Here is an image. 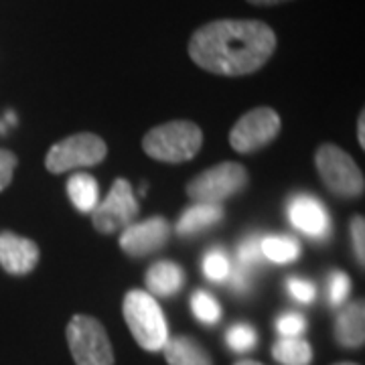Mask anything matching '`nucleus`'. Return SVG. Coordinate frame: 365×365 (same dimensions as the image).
I'll return each instance as SVG.
<instances>
[{
    "instance_id": "f257e3e1",
    "label": "nucleus",
    "mask_w": 365,
    "mask_h": 365,
    "mask_svg": "<svg viewBox=\"0 0 365 365\" xmlns=\"http://www.w3.org/2000/svg\"><path fill=\"white\" fill-rule=\"evenodd\" d=\"M276 51V33L262 21L223 19L199 26L189 41L193 63L215 76L240 78L258 71Z\"/></svg>"
},
{
    "instance_id": "f03ea898",
    "label": "nucleus",
    "mask_w": 365,
    "mask_h": 365,
    "mask_svg": "<svg viewBox=\"0 0 365 365\" xmlns=\"http://www.w3.org/2000/svg\"><path fill=\"white\" fill-rule=\"evenodd\" d=\"M122 313L132 337L144 351H163L165 343L169 341V327L163 309L150 292L138 288L128 290L124 297Z\"/></svg>"
},
{
    "instance_id": "7ed1b4c3",
    "label": "nucleus",
    "mask_w": 365,
    "mask_h": 365,
    "mask_svg": "<svg viewBox=\"0 0 365 365\" xmlns=\"http://www.w3.org/2000/svg\"><path fill=\"white\" fill-rule=\"evenodd\" d=\"M203 144V132L201 128L187 122V120H175L155 126L148 130L143 138V150L160 163H187L201 150Z\"/></svg>"
},
{
    "instance_id": "20e7f679",
    "label": "nucleus",
    "mask_w": 365,
    "mask_h": 365,
    "mask_svg": "<svg viewBox=\"0 0 365 365\" xmlns=\"http://www.w3.org/2000/svg\"><path fill=\"white\" fill-rule=\"evenodd\" d=\"M66 335L76 365H114L112 343L98 319L88 314L71 317Z\"/></svg>"
},
{
    "instance_id": "39448f33",
    "label": "nucleus",
    "mask_w": 365,
    "mask_h": 365,
    "mask_svg": "<svg viewBox=\"0 0 365 365\" xmlns=\"http://www.w3.org/2000/svg\"><path fill=\"white\" fill-rule=\"evenodd\" d=\"M314 165L325 187L341 197H359L364 193V175L353 160L337 144L325 143L314 155Z\"/></svg>"
},
{
    "instance_id": "423d86ee",
    "label": "nucleus",
    "mask_w": 365,
    "mask_h": 365,
    "mask_svg": "<svg viewBox=\"0 0 365 365\" xmlns=\"http://www.w3.org/2000/svg\"><path fill=\"white\" fill-rule=\"evenodd\" d=\"M108 155L106 143L91 132H79L53 144L45 157V169L55 175L100 165Z\"/></svg>"
},
{
    "instance_id": "0eeeda50",
    "label": "nucleus",
    "mask_w": 365,
    "mask_h": 365,
    "mask_svg": "<svg viewBox=\"0 0 365 365\" xmlns=\"http://www.w3.org/2000/svg\"><path fill=\"white\" fill-rule=\"evenodd\" d=\"M248 185V170L237 163H222L217 167L199 173L187 185V195L195 203H213L222 205V201L237 195Z\"/></svg>"
},
{
    "instance_id": "6e6552de",
    "label": "nucleus",
    "mask_w": 365,
    "mask_h": 365,
    "mask_svg": "<svg viewBox=\"0 0 365 365\" xmlns=\"http://www.w3.org/2000/svg\"><path fill=\"white\" fill-rule=\"evenodd\" d=\"M138 211L140 207L134 199L130 182L126 179H116L110 189V195L91 211V223L100 234H116L134 223Z\"/></svg>"
},
{
    "instance_id": "1a4fd4ad",
    "label": "nucleus",
    "mask_w": 365,
    "mask_h": 365,
    "mask_svg": "<svg viewBox=\"0 0 365 365\" xmlns=\"http://www.w3.org/2000/svg\"><path fill=\"white\" fill-rule=\"evenodd\" d=\"M280 134V116L272 108H254L240 118L230 132V144L235 153L248 155L270 144Z\"/></svg>"
},
{
    "instance_id": "9d476101",
    "label": "nucleus",
    "mask_w": 365,
    "mask_h": 365,
    "mask_svg": "<svg viewBox=\"0 0 365 365\" xmlns=\"http://www.w3.org/2000/svg\"><path fill=\"white\" fill-rule=\"evenodd\" d=\"M170 223L165 217H150L146 222L132 223L120 235V248L132 258H143L167 246Z\"/></svg>"
},
{
    "instance_id": "9b49d317",
    "label": "nucleus",
    "mask_w": 365,
    "mask_h": 365,
    "mask_svg": "<svg viewBox=\"0 0 365 365\" xmlns=\"http://www.w3.org/2000/svg\"><path fill=\"white\" fill-rule=\"evenodd\" d=\"M288 220L302 234L314 240H323L329 235L331 220L327 207L313 195H297L288 203Z\"/></svg>"
},
{
    "instance_id": "f8f14e48",
    "label": "nucleus",
    "mask_w": 365,
    "mask_h": 365,
    "mask_svg": "<svg viewBox=\"0 0 365 365\" xmlns=\"http://www.w3.org/2000/svg\"><path fill=\"white\" fill-rule=\"evenodd\" d=\"M39 262V248L33 240H26L13 232L0 234V266L9 274L23 276L35 270Z\"/></svg>"
},
{
    "instance_id": "ddd939ff",
    "label": "nucleus",
    "mask_w": 365,
    "mask_h": 365,
    "mask_svg": "<svg viewBox=\"0 0 365 365\" xmlns=\"http://www.w3.org/2000/svg\"><path fill=\"white\" fill-rule=\"evenodd\" d=\"M335 339L341 347L357 349L365 343V309L364 300L351 302L341 309L335 321Z\"/></svg>"
},
{
    "instance_id": "4468645a",
    "label": "nucleus",
    "mask_w": 365,
    "mask_h": 365,
    "mask_svg": "<svg viewBox=\"0 0 365 365\" xmlns=\"http://www.w3.org/2000/svg\"><path fill=\"white\" fill-rule=\"evenodd\" d=\"M185 282V272L179 264L169 260H160L153 264L146 272V292L153 297H173L179 292Z\"/></svg>"
},
{
    "instance_id": "2eb2a0df",
    "label": "nucleus",
    "mask_w": 365,
    "mask_h": 365,
    "mask_svg": "<svg viewBox=\"0 0 365 365\" xmlns=\"http://www.w3.org/2000/svg\"><path fill=\"white\" fill-rule=\"evenodd\" d=\"M163 353L169 365H213L203 345L187 335H179L167 341Z\"/></svg>"
},
{
    "instance_id": "dca6fc26",
    "label": "nucleus",
    "mask_w": 365,
    "mask_h": 365,
    "mask_svg": "<svg viewBox=\"0 0 365 365\" xmlns=\"http://www.w3.org/2000/svg\"><path fill=\"white\" fill-rule=\"evenodd\" d=\"M223 220L222 205L213 203H195L187 209L177 222V234L179 235H195L205 232L209 227L217 225Z\"/></svg>"
},
{
    "instance_id": "f3484780",
    "label": "nucleus",
    "mask_w": 365,
    "mask_h": 365,
    "mask_svg": "<svg viewBox=\"0 0 365 365\" xmlns=\"http://www.w3.org/2000/svg\"><path fill=\"white\" fill-rule=\"evenodd\" d=\"M67 193L79 213H91L100 203V187L88 173H78L67 182Z\"/></svg>"
},
{
    "instance_id": "a211bd4d",
    "label": "nucleus",
    "mask_w": 365,
    "mask_h": 365,
    "mask_svg": "<svg viewBox=\"0 0 365 365\" xmlns=\"http://www.w3.org/2000/svg\"><path fill=\"white\" fill-rule=\"evenodd\" d=\"M272 357L282 365H311L313 364V347L300 337H282L274 343Z\"/></svg>"
},
{
    "instance_id": "6ab92c4d",
    "label": "nucleus",
    "mask_w": 365,
    "mask_h": 365,
    "mask_svg": "<svg viewBox=\"0 0 365 365\" xmlns=\"http://www.w3.org/2000/svg\"><path fill=\"white\" fill-rule=\"evenodd\" d=\"M262 256L274 264H290L299 260V240L290 235H266L262 237Z\"/></svg>"
},
{
    "instance_id": "aec40b11",
    "label": "nucleus",
    "mask_w": 365,
    "mask_h": 365,
    "mask_svg": "<svg viewBox=\"0 0 365 365\" xmlns=\"http://www.w3.org/2000/svg\"><path fill=\"white\" fill-rule=\"evenodd\" d=\"M191 311L197 317V321H201L203 325H215L222 319V307L205 290H197L191 297Z\"/></svg>"
},
{
    "instance_id": "412c9836",
    "label": "nucleus",
    "mask_w": 365,
    "mask_h": 365,
    "mask_svg": "<svg viewBox=\"0 0 365 365\" xmlns=\"http://www.w3.org/2000/svg\"><path fill=\"white\" fill-rule=\"evenodd\" d=\"M232 272V260L222 248L209 250L203 258V274L207 280L213 282H223Z\"/></svg>"
},
{
    "instance_id": "4be33fe9",
    "label": "nucleus",
    "mask_w": 365,
    "mask_h": 365,
    "mask_svg": "<svg viewBox=\"0 0 365 365\" xmlns=\"http://www.w3.org/2000/svg\"><path fill=\"white\" fill-rule=\"evenodd\" d=\"M256 341H258V333L248 323H237V325L230 327V331L225 333V343L235 353L250 351L256 345Z\"/></svg>"
},
{
    "instance_id": "5701e85b",
    "label": "nucleus",
    "mask_w": 365,
    "mask_h": 365,
    "mask_svg": "<svg viewBox=\"0 0 365 365\" xmlns=\"http://www.w3.org/2000/svg\"><path fill=\"white\" fill-rule=\"evenodd\" d=\"M262 260H264V256H262V237L250 235L246 240H242V244L237 246V264L254 270V268L260 266Z\"/></svg>"
},
{
    "instance_id": "b1692460",
    "label": "nucleus",
    "mask_w": 365,
    "mask_h": 365,
    "mask_svg": "<svg viewBox=\"0 0 365 365\" xmlns=\"http://www.w3.org/2000/svg\"><path fill=\"white\" fill-rule=\"evenodd\" d=\"M307 329V319L300 313H284L276 321V331L282 337H300Z\"/></svg>"
},
{
    "instance_id": "393cba45",
    "label": "nucleus",
    "mask_w": 365,
    "mask_h": 365,
    "mask_svg": "<svg viewBox=\"0 0 365 365\" xmlns=\"http://www.w3.org/2000/svg\"><path fill=\"white\" fill-rule=\"evenodd\" d=\"M351 290V280L345 272H333L329 278V302L333 307H339L341 302H345L347 294Z\"/></svg>"
},
{
    "instance_id": "a878e982",
    "label": "nucleus",
    "mask_w": 365,
    "mask_h": 365,
    "mask_svg": "<svg viewBox=\"0 0 365 365\" xmlns=\"http://www.w3.org/2000/svg\"><path fill=\"white\" fill-rule=\"evenodd\" d=\"M365 220L361 215L353 217L351 220V242L355 258L359 262V266L365 264Z\"/></svg>"
},
{
    "instance_id": "bb28decb",
    "label": "nucleus",
    "mask_w": 365,
    "mask_h": 365,
    "mask_svg": "<svg viewBox=\"0 0 365 365\" xmlns=\"http://www.w3.org/2000/svg\"><path fill=\"white\" fill-rule=\"evenodd\" d=\"M288 292L290 297L299 302H311L317 294V288H314L313 282L304 280V278H290L287 282Z\"/></svg>"
},
{
    "instance_id": "cd10ccee",
    "label": "nucleus",
    "mask_w": 365,
    "mask_h": 365,
    "mask_svg": "<svg viewBox=\"0 0 365 365\" xmlns=\"http://www.w3.org/2000/svg\"><path fill=\"white\" fill-rule=\"evenodd\" d=\"M230 284L234 288L235 292H246L252 287V280H254V270L252 268H246L242 264H232V272L227 276Z\"/></svg>"
},
{
    "instance_id": "c85d7f7f",
    "label": "nucleus",
    "mask_w": 365,
    "mask_h": 365,
    "mask_svg": "<svg viewBox=\"0 0 365 365\" xmlns=\"http://www.w3.org/2000/svg\"><path fill=\"white\" fill-rule=\"evenodd\" d=\"M16 157L11 150H2L0 148V191H4L11 181H13L14 169H16Z\"/></svg>"
},
{
    "instance_id": "c756f323",
    "label": "nucleus",
    "mask_w": 365,
    "mask_h": 365,
    "mask_svg": "<svg viewBox=\"0 0 365 365\" xmlns=\"http://www.w3.org/2000/svg\"><path fill=\"white\" fill-rule=\"evenodd\" d=\"M357 138H359L361 148H365V114L364 112L359 114V120H357Z\"/></svg>"
},
{
    "instance_id": "7c9ffc66",
    "label": "nucleus",
    "mask_w": 365,
    "mask_h": 365,
    "mask_svg": "<svg viewBox=\"0 0 365 365\" xmlns=\"http://www.w3.org/2000/svg\"><path fill=\"white\" fill-rule=\"evenodd\" d=\"M250 4H256V6H272V4H282L288 0H248Z\"/></svg>"
},
{
    "instance_id": "2f4dec72",
    "label": "nucleus",
    "mask_w": 365,
    "mask_h": 365,
    "mask_svg": "<svg viewBox=\"0 0 365 365\" xmlns=\"http://www.w3.org/2000/svg\"><path fill=\"white\" fill-rule=\"evenodd\" d=\"M235 365H264L260 361H254V359H242V361H237Z\"/></svg>"
},
{
    "instance_id": "473e14b6",
    "label": "nucleus",
    "mask_w": 365,
    "mask_h": 365,
    "mask_svg": "<svg viewBox=\"0 0 365 365\" xmlns=\"http://www.w3.org/2000/svg\"><path fill=\"white\" fill-rule=\"evenodd\" d=\"M337 365H357V364H349V361H343V364H337Z\"/></svg>"
}]
</instances>
